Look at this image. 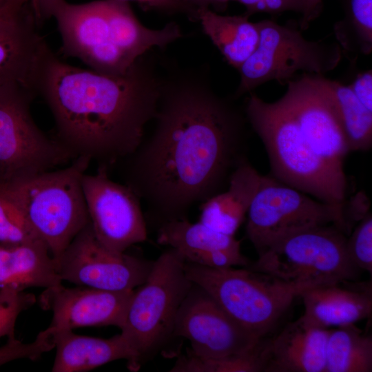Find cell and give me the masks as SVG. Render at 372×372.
<instances>
[{"mask_svg": "<svg viewBox=\"0 0 372 372\" xmlns=\"http://www.w3.org/2000/svg\"><path fill=\"white\" fill-rule=\"evenodd\" d=\"M153 119L152 134L122 161L123 175L160 226L226 189L248 159V122L231 101L191 81L161 85Z\"/></svg>", "mask_w": 372, "mask_h": 372, "instance_id": "cell-1", "label": "cell"}, {"mask_svg": "<svg viewBox=\"0 0 372 372\" xmlns=\"http://www.w3.org/2000/svg\"><path fill=\"white\" fill-rule=\"evenodd\" d=\"M161 89L139 58L125 73L110 75L70 65L51 50L36 83L53 116L54 138L73 158L85 157L107 169L143 141Z\"/></svg>", "mask_w": 372, "mask_h": 372, "instance_id": "cell-2", "label": "cell"}, {"mask_svg": "<svg viewBox=\"0 0 372 372\" xmlns=\"http://www.w3.org/2000/svg\"><path fill=\"white\" fill-rule=\"evenodd\" d=\"M244 112L265 146L271 176L325 203L347 201L346 175L335 171L315 153L280 99L266 102L251 92Z\"/></svg>", "mask_w": 372, "mask_h": 372, "instance_id": "cell-3", "label": "cell"}, {"mask_svg": "<svg viewBox=\"0 0 372 372\" xmlns=\"http://www.w3.org/2000/svg\"><path fill=\"white\" fill-rule=\"evenodd\" d=\"M90 162L79 156L62 169L0 180V196L23 214L54 262L90 221L81 180Z\"/></svg>", "mask_w": 372, "mask_h": 372, "instance_id": "cell-4", "label": "cell"}, {"mask_svg": "<svg viewBox=\"0 0 372 372\" xmlns=\"http://www.w3.org/2000/svg\"><path fill=\"white\" fill-rule=\"evenodd\" d=\"M185 262L175 249H167L134 290L119 328L131 354L130 371H137L173 336L177 313L193 286Z\"/></svg>", "mask_w": 372, "mask_h": 372, "instance_id": "cell-5", "label": "cell"}, {"mask_svg": "<svg viewBox=\"0 0 372 372\" xmlns=\"http://www.w3.org/2000/svg\"><path fill=\"white\" fill-rule=\"evenodd\" d=\"M185 271L193 284L258 338H265L306 289L249 267L211 268L185 262Z\"/></svg>", "mask_w": 372, "mask_h": 372, "instance_id": "cell-6", "label": "cell"}, {"mask_svg": "<svg viewBox=\"0 0 372 372\" xmlns=\"http://www.w3.org/2000/svg\"><path fill=\"white\" fill-rule=\"evenodd\" d=\"M246 236L258 254L301 231L333 224L348 236L356 223L353 197L334 205L262 176L247 214Z\"/></svg>", "mask_w": 372, "mask_h": 372, "instance_id": "cell-7", "label": "cell"}, {"mask_svg": "<svg viewBox=\"0 0 372 372\" xmlns=\"http://www.w3.org/2000/svg\"><path fill=\"white\" fill-rule=\"evenodd\" d=\"M347 238L333 224L309 228L258 254L249 267L306 289L353 281L359 270L348 257Z\"/></svg>", "mask_w": 372, "mask_h": 372, "instance_id": "cell-8", "label": "cell"}, {"mask_svg": "<svg viewBox=\"0 0 372 372\" xmlns=\"http://www.w3.org/2000/svg\"><path fill=\"white\" fill-rule=\"evenodd\" d=\"M259 41L252 54L238 69V97L271 81L287 83L299 71L324 75L340 63L342 52L337 42L306 39L301 30L265 19L256 22Z\"/></svg>", "mask_w": 372, "mask_h": 372, "instance_id": "cell-9", "label": "cell"}, {"mask_svg": "<svg viewBox=\"0 0 372 372\" xmlns=\"http://www.w3.org/2000/svg\"><path fill=\"white\" fill-rule=\"evenodd\" d=\"M35 94L19 85L0 87V180L48 171L74 158L35 123Z\"/></svg>", "mask_w": 372, "mask_h": 372, "instance_id": "cell-10", "label": "cell"}, {"mask_svg": "<svg viewBox=\"0 0 372 372\" xmlns=\"http://www.w3.org/2000/svg\"><path fill=\"white\" fill-rule=\"evenodd\" d=\"M32 6L35 15L56 21L63 52L81 60L92 70L121 75L134 63L112 42L102 1L73 4L66 0H37Z\"/></svg>", "mask_w": 372, "mask_h": 372, "instance_id": "cell-11", "label": "cell"}, {"mask_svg": "<svg viewBox=\"0 0 372 372\" xmlns=\"http://www.w3.org/2000/svg\"><path fill=\"white\" fill-rule=\"evenodd\" d=\"M154 260L106 249L89 223L55 262L61 280L108 291L133 290L148 277Z\"/></svg>", "mask_w": 372, "mask_h": 372, "instance_id": "cell-12", "label": "cell"}, {"mask_svg": "<svg viewBox=\"0 0 372 372\" xmlns=\"http://www.w3.org/2000/svg\"><path fill=\"white\" fill-rule=\"evenodd\" d=\"M108 169L99 167L85 173L81 183L86 208L95 236L108 250L125 253L147 237L140 199L126 185L113 181Z\"/></svg>", "mask_w": 372, "mask_h": 372, "instance_id": "cell-13", "label": "cell"}, {"mask_svg": "<svg viewBox=\"0 0 372 372\" xmlns=\"http://www.w3.org/2000/svg\"><path fill=\"white\" fill-rule=\"evenodd\" d=\"M322 76L304 73L288 81L279 99L315 153L335 171L345 174L344 161L349 150Z\"/></svg>", "mask_w": 372, "mask_h": 372, "instance_id": "cell-14", "label": "cell"}, {"mask_svg": "<svg viewBox=\"0 0 372 372\" xmlns=\"http://www.w3.org/2000/svg\"><path fill=\"white\" fill-rule=\"evenodd\" d=\"M173 336L187 339L192 347L190 352L203 358L241 353L262 339L241 327L194 284L178 309Z\"/></svg>", "mask_w": 372, "mask_h": 372, "instance_id": "cell-15", "label": "cell"}, {"mask_svg": "<svg viewBox=\"0 0 372 372\" xmlns=\"http://www.w3.org/2000/svg\"><path fill=\"white\" fill-rule=\"evenodd\" d=\"M27 6L10 0L0 7V87L19 85L35 94L40 67L50 49Z\"/></svg>", "mask_w": 372, "mask_h": 372, "instance_id": "cell-16", "label": "cell"}, {"mask_svg": "<svg viewBox=\"0 0 372 372\" xmlns=\"http://www.w3.org/2000/svg\"><path fill=\"white\" fill-rule=\"evenodd\" d=\"M134 290L108 291L85 286L45 288L39 296L43 309L51 311L49 327L73 329L84 327L120 328Z\"/></svg>", "mask_w": 372, "mask_h": 372, "instance_id": "cell-17", "label": "cell"}, {"mask_svg": "<svg viewBox=\"0 0 372 372\" xmlns=\"http://www.w3.org/2000/svg\"><path fill=\"white\" fill-rule=\"evenodd\" d=\"M157 242L175 249L187 262L211 268L246 267L250 260L240 251V241L187 218L158 227Z\"/></svg>", "mask_w": 372, "mask_h": 372, "instance_id": "cell-18", "label": "cell"}, {"mask_svg": "<svg viewBox=\"0 0 372 372\" xmlns=\"http://www.w3.org/2000/svg\"><path fill=\"white\" fill-rule=\"evenodd\" d=\"M329 331L300 317L274 336L264 338L262 372H325Z\"/></svg>", "mask_w": 372, "mask_h": 372, "instance_id": "cell-19", "label": "cell"}, {"mask_svg": "<svg viewBox=\"0 0 372 372\" xmlns=\"http://www.w3.org/2000/svg\"><path fill=\"white\" fill-rule=\"evenodd\" d=\"M347 282L304 290L299 296L304 307L300 317L322 329L353 324L371 318V282L349 286Z\"/></svg>", "mask_w": 372, "mask_h": 372, "instance_id": "cell-20", "label": "cell"}, {"mask_svg": "<svg viewBox=\"0 0 372 372\" xmlns=\"http://www.w3.org/2000/svg\"><path fill=\"white\" fill-rule=\"evenodd\" d=\"M262 176L248 159L242 162L231 174L226 189L200 203L199 222L234 236L247 216Z\"/></svg>", "mask_w": 372, "mask_h": 372, "instance_id": "cell-21", "label": "cell"}, {"mask_svg": "<svg viewBox=\"0 0 372 372\" xmlns=\"http://www.w3.org/2000/svg\"><path fill=\"white\" fill-rule=\"evenodd\" d=\"M52 328L56 349L52 372H85L114 360H125L127 363L131 359L121 333L103 339L78 335L72 329Z\"/></svg>", "mask_w": 372, "mask_h": 372, "instance_id": "cell-22", "label": "cell"}, {"mask_svg": "<svg viewBox=\"0 0 372 372\" xmlns=\"http://www.w3.org/2000/svg\"><path fill=\"white\" fill-rule=\"evenodd\" d=\"M61 282L54 260L43 240L10 247L1 245L0 289H45Z\"/></svg>", "mask_w": 372, "mask_h": 372, "instance_id": "cell-23", "label": "cell"}, {"mask_svg": "<svg viewBox=\"0 0 372 372\" xmlns=\"http://www.w3.org/2000/svg\"><path fill=\"white\" fill-rule=\"evenodd\" d=\"M101 1L110 39L132 62H135L150 48L165 47L182 36L178 25L174 23L161 30L145 27L136 19L127 1Z\"/></svg>", "mask_w": 372, "mask_h": 372, "instance_id": "cell-24", "label": "cell"}, {"mask_svg": "<svg viewBox=\"0 0 372 372\" xmlns=\"http://www.w3.org/2000/svg\"><path fill=\"white\" fill-rule=\"evenodd\" d=\"M248 18L245 14L220 15L209 8H200L196 12L205 34L228 63L237 70L255 51L259 41L256 23Z\"/></svg>", "mask_w": 372, "mask_h": 372, "instance_id": "cell-25", "label": "cell"}, {"mask_svg": "<svg viewBox=\"0 0 372 372\" xmlns=\"http://www.w3.org/2000/svg\"><path fill=\"white\" fill-rule=\"evenodd\" d=\"M372 338L355 324L329 329L325 372H371Z\"/></svg>", "mask_w": 372, "mask_h": 372, "instance_id": "cell-26", "label": "cell"}, {"mask_svg": "<svg viewBox=\"0 0 372 372\" xmlns=\"http://www.w3.org/2000/svg\"><path fill=\"white\" fill-rule=\"evenodd\" d=\"M345 139L351 151H367L372 147V112L358 99L348 85L322 76Z\"/></svg>", "mask_w": 372, "mask_h": 372, "instance_id": "cell-27", "label": "cell"}, {"mask_svg": "<svg viewBox=\"0 0 372 372\" xmlns=\"http://www.w3.org/2000/svg\"><path fill=\"white\" fill-rule=\"evenodd\" d=\"M344 17L333 32L342 54L351 63L372 52V0H342Z\"/></svg>", "mask_w": 372, "mask_h": 372, "instance_id": "cell-28", "label": "cell"}, {"mask_svg": "<svg viewBox=\"0 0 372 372\" xmlns=\"http://www.w3.org/2000/svg\"><path fill=\"white\" fill-rule=\"evenodd\" d=\"M263 338L251 349L241 353L222 358H203L191 352L177 359L172 372H262Z\"/></svg>", "mask_w": 372, "mask_h": 372, "instance_id": "cell-29", "label": "cell"}, {"mask_svg": "<svg viewBox=\"0 0 372 372\" xmlns=\"http://www.w3.org/2000/svg\"><path fill=\"white\" fill-rule=\"evenodd\" d=\"M38 240L41 239L23 214L0 196V245L15 246Z\"/></svg>", "mask_w": 372, "mask_h": 372, "instance_id": "cell-30", "label": "cell"}, {"mask_svg": "<svg viewBox=\"0 0 372 372\" xmlns=\"http://www.w3.org/2000/svg\"><path fill=\"white\" fill-rule=\"evenodd\" d=\"M349 260L359 271L372 272V215L369 211L354 227L347 238Z\"/></svg>", "mask_w": 372, "mask_h": 372, "instance_id": "cell-31", "label": "cell"}, {"mask_svg": "<svg viewBox=\"0 0 372 372\" xmlns=\"http://www.w3.org/2000/svg\"><path fill=\"white\" fill-rule=\"evenodd\" d=\"M54 348V332L50 327L40 331L30 343H23L15 336L8 338L7 342L0 347V366L19 359L36 360Z\"/></svg>", "mask_w": 372, "mask_h": 372, "instance_id": "cell-32", "label": "cell"}, {"mask_svg": "<svg viewBox=\"0 0 372 372\" xmlns=\"http://www.w3.org/2000/svg\"><path fill=\"white\" fill-rule=\"evenodd\" d=\"M34 294L11 288L0 289V338L14 337L17 318L36 303Z\"/></svg>", "mask_w": 372, "mask_h": 372, "instance_id": "cell-33", "label": "cell"}, {"mask_svg": "<svg viewBox=\"0 0 372 372\" xmlns=\"http://www.w3.org/2000/svg\"><path fill=\"white\" fill-rule=\"evenodd\" d=\"M321 4L315 0H260L249 13V16L257 12L278 14L285 11H296L302 14L300 29L308 27L310 21L320 13Z\"/></svg>", "mask_w": 372, "mask_h": 372, "instance_id": "cell-34", "label": "cell"}, {"mask_svg": "<svg viewBox=\"0 0 372 372\" xmlns=\"http://www.w3.org/2000/svg\"><path fill=\"white\" fill-rule=\"evenodd\" d=\"M348 86L360 102L372 112V70H368L358 74Z\"/></svg>", "mask_w": 372, "mask_h": 372, "instance_id": "cell-35", "label": "cell"}, {"mask_svg": "<svg viewBox=\"0 0 372 372\" xmlns=\"http://www.w3.org/2000/svg\"><path fill=\"white\" fill-rule=\"evenodd\" d=\"M128 1V0H125ZM148 8H153L167 12H184L196 19V9L184 0H133Z\"/></svg>", "mask_w": 372, "mask_h": 372, "instance_id": "cell-36", "label": "cell"}, {"mask_svg": "<svg viewBox=\"0 0 372 372\" xmlns=\"http://www.w3.org/2000/svg\"><path fill=\"white\" fill-rule=\"evenodd\" d=\"M188 4L198 10L200 8H208L212 6L219 10L225 8L227 3L231 0H184Z\"/></svg>", "mask_w": 372, "mask_h": 372, "instance_id": "cell-37", "label": "cell"}, {"mask_svg": "<svg viewBox=\"0 0 372 372\" xmlns=\"http://www.w3.org/2000/svg\"><path fill=\"white\" fill-rule=\"evenodd\" d=\"M235 1H238L239 3H242L246 7L247 11L245 14L249 16V13L250 12V11L252 10V8L256 6V4L260 0H235Z\"/></svg>", "mask_w": 372, "mask_h": 372, "instance_id": "cell-38", "label": "cell"}, {"mask_svg": "<svg viewBox=\"0 0 372 372\" xmlns=\"http://www.w3.org/2000/svg\"><path fill=\"white\" fill-rule=\"evenodd\" d=\"M15 3L21 6H25L28 4H33L37 0H13Z\"/></svg>", "mask_w": 372, "mask_h": 372, "instance_id": "cell-39", "label": "cell"}, {"mask_svg": "<svg viewBox=\"0 0 372 372\" xmlns=\"http://www.w3.org/2000/svg\"><path fill=\"white\" fill-rule=\"evenodd\" d=\"M10 0H0V7L8 3Z\"/></svg>", "mask_w": 372, "mask_h": 372, "instance_id": "cell-40", "label": "cell"}, {"mask_svg": "<svg viewBox=\"0 0 372 372\" xmlns=\"http://www.w3.org/2000/svg\"><path fill=\"white\" fill-rule=\"evenodd\" d=\"M317 3H318L319 4H322V0H315Z\"/></svg>", "mask_w": 372, "mask_h": 372, "instance_id": "cell-41", "label": "cell"}, {"mask_svg": "<svg viewBox=\"0 0 372 372\" xmlns=\"http://www.w3.org/2000/svg\"><path fill=\"white\" fill-rule=\"evenodd\" d=\"M0 247H1V245H0Z\"/></svg>", "mask_w": 372, "mask_h": 372, "instance_id": "cell-42", "label": "cell"}]
</instances>
